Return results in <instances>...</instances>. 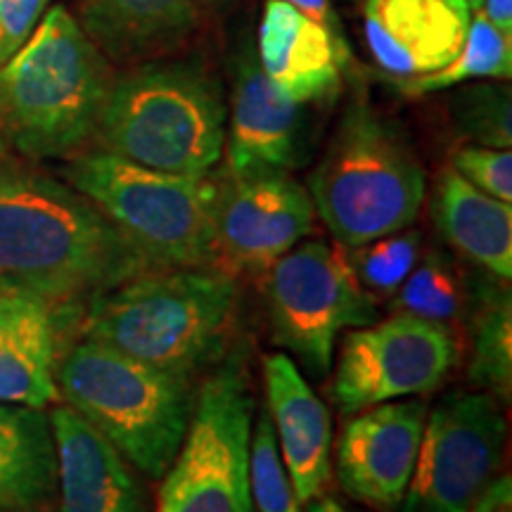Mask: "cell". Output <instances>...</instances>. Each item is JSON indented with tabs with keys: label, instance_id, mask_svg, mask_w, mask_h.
<instances>
[{
	"label": "cell",
	"instance_id": "14",
	"mask_svg": "<svg viewBox=\"0 0 512 512\" xmlns=\"http://www.w3.org/2000/svg\"><path fill=\"white\" fill-rule=\"evenodd\" d=\"M361 12L368 50L392 79L444 69L472 22L467 0H361Z\"/></svg>",
	"mask_w": 512,
	"mask_h": 512
},
{
	"label": "cell",
	"instance_id": "11",
	"mask_svg": "<svg viewBox=\"0 0 512 512\" xmlns=\"http://www.w3.org/2000/svg\"><path fill=\"white\" fill-rule=\"evenodd\" d=\"M503 439L494 396L456 392L441 399L422 430L406 512H470L501 465Z\"/></svg>",
	"mask_w": 512,
	"mask_h": 512
},
{
	"label": "cell",
	"instance_id": "8",
	"mask_svg": "<svg viewBox=\"0 0 512 512\" xmlns=\"http://www.w3.org/2000/svg\"><path fill=\"white\" fill-rule=\"evenodd\" d=\"M252 415L245 358L233 351L202 384L181 451L164 475L157 512H254Z\"/></svg>",
	"mask_w": 512,
	"mask_h": 512
},
{
	"label": "cell",
	"instance_id": "15",
	"mask_svg": "<svg viewBox=\"0 0 512 512\" xmlns=\"http://www.w3.org/2000/svg\"><path fill=\"white\" fill-rule=\"evenodd\" d=\"M235 69L230 98V174L256 169L290 171L304 164V107L275 88L256 55L245 53Z\"/></svg>",
	"mask_w": 512,
	"mask_h": 512
},
{
	"label": "cell",
	"instance_id": "16",
	"mask_svg": "<svg viewBox=\"0 0 512 512\" xmlns=\"http://www.w3.org/2000/svg\"><path fill=\"white\" fill-rule=\"evenodd\" d=\"M60 512H147L145 494L117 446L69 403L50 413Z\"/></svg>",
	"mask_w": 512,
	"mask_h": 512
},
{
	"label": "cell",
	"instance_id": "28",
	"mask_svg": "<svg viewBox=\"0 0 512 512\" xmlns=\"http://www.w3.org/2000/svg\"><path fill=\"white\" fill-rule=\"evenodd\" d=\"M368 245L361 254L363 280L380 292H396L415 268L420 238L415 233H392Z\"/></svg>",
	"mask_w": 512,
	"mask_h": 512
},
{
	"label": "cell",
	"instance_id": "30",
	"mask_svg": "<svg viewBox=\"0 0 512 512\" xmlns=\"http://www.w3.org/2000/svg\"><path fill=\"white\" fill-rule=\"evenodd\" d=\"M50 0H0V69L29 41Z\"/></svg>",
	"mask_w": 512,
	"mask_h": 512
},
{
	"label": "cell",
	"instance_id": "20",
	"mask_svg": "<svg viewBox=\"0 0 512 512\" xmlns=\"http://www.w3.org/2000/svg\"><path fill=\"white\" fill-rule=\"evenodd\" d=\"M434 223L458 252L496 278H512V207L470 185L453 169L439 176Z\"/></svg>",
	"mask_w": 512,
	"mask_h": 512
},
{
	"label": "cell",
	"instance_id": "2",
	"mask_svg": "<svg viewBox=\"0 0 512 512\" xmlns=\"http://www.w3.org/2000/svg\"><path fill=\"white\" fill-rule=\"evenodd\" d=\"M238 283L209 268L145 271L95 294L86 337L192 380L226 351Z\"/></svg>",
	"mask_w": 512,
	"mask_h": 512
},
{
	"label": "cell",
	"instance_id": "17",
	"mask_svg": "<svg viewBox=\"0 0 512 512\" xmlns=\"http://www.w3.org/2000/svg\"><path fill=\"white\" fill-rule=\"evenodd\" d=\"M264 382L292 489L299 503H311L330 482V413L290 356H266Z\"/></svg>",
	"mask_w": 512,
	"mask_h": 512
},
{
	"label": "cell",
	"instance_id": "7",
	"mask_svg": "<svg viewBox=\"0 0 512 512\" xmlns=\"http://www.w3.org/2000/svg\"><path fill=\"white\" fill-rule=\"evenodd\" d=\"M64 176L152 268H207L219 259L214 178L164 174L105 150L76 157Z\"/></svg>",
	"mask_w": 512,
	"mask_h": 512
},
{
	"label": "cell",
	"instance_id": "26",
	"mask_svg": "<svg viewBox=\"0 0 512 512\" xmlns=\"http://www.w3.org/2000/svg\"><path fill=\"white\" fill-rule=\"evenodd\" d=\"M456 121L467 138L484 147L510 150V91L503 86H475L458 93Z\"/></svg>",
	"mask_w": 512,
	"mask_h": 512
},
{
	"label": "cell",
	"instance_id": "36",
	"mask_svg": "<svg viewBox=\"0 0 512 512\" xmlns=\"http://www.w3.org/2000/svg\"><path fill=\"white\" fill-rule=\"evenodd\" d=\"M467 5H470L472 12H475V10L482 8V0H467Z\"/></svg>",
	"mask_w": 512,
	"mask_h": 512
},
{
	"label": "cell",
	"instance_id": "13",
	"mask_svg": "<svg viewBox=\"0 0 512 512\" xmlns=\"http://www.w3.org/2000/svg\"><path fill=\"white\" fill-rule=\"evenodd\" d=\"M425 418L422 401H387L351 418L337 441L342 489L382 512L399 508L418 460Z\"/></svg>",
	"mask_w": 512,
	"mask_h": 512
},
{
	"label": "cell",
	"instance_id": "5",
	"mask_svg": "<svg viewBox=\"0 0 512 512\" xmlns=\"http://www.w3.org/2000/svg\"><path fill=\"white\" fill-rule=\"evenodd\" d=\"M309 188L330 233L356 249L418 219L425 171L399 128L366 100H356L313 169Z\"/></svg>",
	"mask_w": 512,
	"mask_h": 512
},
{
	"label": "cell",
	"instance_id": "9",
	"mask_svg": "<svg viewBox=\"0 0 512 512\" xmlns=\"http://www.w3.org/2000/svg\"><path fill=\"white\" fill-rule=\"evenodd\" d=\"M266 299L273 337L316 375L330 370L337 335L377 320L349 261L325 242L290 249L268 268Z\"/></svg>",
	"mask_w": 512,
	"mask_h": 512
},
{
	"label": "cell",
	"instance_id": "35",
	"mask_svg": "<svg viewBox=\"0 0 512 512\" xmlns=\"http://www.w3.org/2000/svg\"><path fill=\"white\" fill-rule=\"evenodd\" d=\"M197 3L211 5V8H226V5H230V3H235V0H197Z\"/></svg>",
	"mask_w": 512,
	"mask_h": 512
},
{
	"label": "cell",
	"instance_id": "24",
	"mask_svg": "<svg viewBox=\"0 0 512 512\" xmlns=\"http://www.w3.org/2000/svg\"><path fill=\"white\" fill-rule=\"evenodd\" d=\"M470 380L498 399H510L512 387V311L503 294L482 311L475 328Z\"/></svg>",
	"mask_w": 512,
	"mask_h": 512
},
{
	"label": "cell",
	"instance_id": "21",
	"mask_svg": "<svg viewBox=\"0 0 512 512\" xmlns=\"http://www.w3.org/2000/svg\"><path fill=\"white\" fill-rule=\"evenodd\" d=\"M57 482L50 418L38 408L0 403V508L34 510Z\"/></svg>",
	"mask_w": 512,
	"mask_h": 512
},
{
	"label": "cell",
	"instance_id": "22",
	"mask_svg": "<svg viewBox=\"0 0 512 512\" xmlns=\"http://www.w3.org/2000/svg\"><path fill=\"white\" fill-rule=\"evenodd\" d=\"M55 366V320L48 304L34 302L0 325V403L38 411L62 403Z\"/></svg>",
	"mask_w": 512,
	"mask_h": 512
},
{
	"label": "cell",
	"instance_id": "29",
	"mask_svg": "<svg viewBox=\"0 0 512 512\" xmlns=\"http://www.w3.org/2000/svg\"><path fill=\"white\" fill-rule=\"evenodd\" d=\"M453 171L475 185L477 190L496 197L501 202H512V155L510 150L498 147L467 145L453 155Z\"/></svg>",
	"mask_w": 512,
	"mask_h": 512
},
{
	"label": "cell",
	"instance_id": "18",
	"mask_svg": "<svg viewBox=\"0 0 512 512\" xmlns=\"http://www.w3.org/2000/svg\"><path fill=\"white\" fill-rule=\"evenodd\" d=\"M256 60L275 88L299 105L335 100L347 69L328 31L283 0L266 3Z\"/></svg>",
	"mask_w": 512,
	"mask_h": 512
},
{
	"label": "cell",
	"instance_id": "31",
	"mask_svg": "<svg viewBox=\"0 0 512 512\" xmlns=\"http://www.w3.org/2000/svg\"><path fill=\"white\" fill-rule=\"evenodd\" d=\"M283 3L292 5V8L297 12H302L306 19H311V22H316L318 27H323L325 31H328L332 41H335L339 55H342V60L347 62V67H349L351 50L347 43V34H344L342 19H339L337 10L332 8L330 0H283Z\"/></svg>",
	"mask_w": 512,
	"mask_h": 512
},
{
	"label": "cell",
	"instance_id": "34",
	"mask_svg": "<svg viewBox=\"0 0 512 512\" xmlns=\"http://www.w3.org/2000/svg\"><path fill=\"white\" fill-rule=\"evenodd\" d=\"M34 302H38V299L22 297V294H0V325L19 316V313L29 309Z\"/></svg>",
	"mask_w": 512,
	"mask_h": 512
},
{
	"label": "cell",
	"instance_id": "23",
	"mask_svg": "<svg viewBox=\"0 0 512 512\" xmlns=\"http://www.w3.org/2000/svg\"><path fill=\"white\" fill-rule=\"evenodd\" d=\"M512 74V38L489 24L482 10L472 12L465 46L451 64L432 74L413 79H392L403 95H425L458 86L470 79H510Z\"/></svg>",
	"mask_w": 512,
	"mask_h": 512
},
{
	"label": "cell",
	"instance_id": "33",
	"mask_svg": "<svg viewBox=\"0 0 512 512\" xmlns=\"http://www.w3.org/2000/svg\"><path fill=\"white\" fill-rule=\"evenodd\" d=\"M479 10L489 19L491 27L512 38V0H482Z\"/></svg>",
	"mask_w": 512,
	"mask_h": 512
},
{
	"label": "cell",
	"instance_id": "27",
	"mask_svg": "<svg viewBox=\"0 0 512 512\" xmlns=\"http://www.w3.org/2000/svg\"><path fill=\"white\" fill-rule=\"evenodd\" d=\"M399 304L418 318L448 320L458 311V285L451 271L439 259H430L415 268L399 287Z\"/></svg>",
	"mask_w": 512,
	"mask_h": 512
},
{
	"label": "cell",
	"instance_id": "37",
	"mask_svg": "<svg viewBox=\"0 0 512 512\" xmlns=\"http://www.w3.org/2000/svg\"><path fill=\"white\" fill-rule=\"evenodd\" d=\"M0 294H3V292H0Z\"/></svg>",
	"mask_w": 512,
	"mask_h": 512
},
{
	"label": "cell",
	"instance_id": "25",
	"mask_svg": "<svg viewBox=\"0 0 512 512\" xmlns=\"http://www.w3.org/2000/svg\"><path fill=\"white\" fill-rule=\"evenodd\" d=\"M249 489L259 512H302L268 413H259L249 439Z\"/></svg>",
	"mask_w": 512,
	"mask_h": 512
},
{
	"label": "cell",
	"instance_id": "10",
	"mask_svg": "<svg viewBox=\"0 0 512 512\" xmlns=\"http://www.w3.org/2000/svg\"><path fill=\"white\" fill-rule=\"evenodd\" d=\"M456 358V342L444 325L399 313L344 337L332 399L344 415H354L380 403L427 394L446 380Z\"/></svg>",
	"mask_w": 512,
	"mask_h": 512
},
{
	"label": "cell",
	"instance_id": "1",
	"mask_svg": "<svg viewBox=\"0 0 512 512\" xmlns=\"http://www.w3.org/2000/svg\"><path fill=\"white\" fill-rule=\"evenodd\" d=\"M145 271L152 266L72 185L0 171V292L50 306Z\"/></svg>",
	"mask_w": 512,
	"mask_h": 512
},
{
	"label": "cell",
	"instance_id": "3",
	"mask_svg": "<svg viewBox=\"0 0 512 512\" xmlns=\"http://www.w3.org/2000/svg\"><path fill=\"white\" fill-rule=\"evenodd\" d=\"M112 81L102 50L55 5L0 69V128L27 157L72 155L98 133Z\"/></svg>",
	"mask_w": 512,
	"mask_h": 512
},
{
	"label": "cell",
	"instance_id": "19",
	"mask_svg": "<svg viewBox=\"0 0 512 512\" xmlns=\"http://www.w3.org/2000/svg\"><path fill=\"white\" fill-rule=\"evenodd\" d=\"M81 29L107 60L169 53L197 27V0H81Z\"/></svg>",
	"mask_w": 512,
	"mask_h": 512
},
{
	"label": "cell",
	"instance_id": "12",
	"mask_svg": "<svg viewBox=\"0 0 512 512\" xmlns=\"http://www.w3.org/2000/svg\"><path fill=\"white\" fill-rule=\"evenodd\" d=\"M216 192V252L247 271H268L311 230V195L283 169L226 171Z\"/></svg>",
	"mask_w": 512,
	"mask_h": 512
},
{
	"label": "cell",
	"instance_id": "4",
	"mask_svg": "<svg viewBox=\"0 0 512 512\" xmlns=\"http://www.w3.org/2000/svg\"><path fill=\"white\" fill-rule=\"evenodd\" d=\"M95 136L147 169L209 176L226 143L221 86L200 64H143L112 81Z\"/></svg>",
	"mask_w": 512,
	"mask_h": 512
},
{
	"label": "cell",
	"instance_id": "6",
	"mask_svg": "<svg viewBox=\"0 0 512 512\" xmlns=\"http://www.w3.org/2000/svg\"><path fill=\"white\" fill-rule=\"evenodd\" d=\"M60 396L105 434L128 463L162 479L188 432L192 380L147 366L95 339L55 366Z\"/></svg>",
	"mask_w": 512,
	"mask_h": 512
},
{
	"label": "cell",
	"instance_id": "32",
	"mask_svg": "<svg viewBox=\"0 0 512 512\" xmlns=\"http://www.w3.org/2000/svg\"><path fill=\"white\" fill-rule=\"evenodd\" d=\"M470 512H512V486L510 479L503 477L498 482L489 484L484 494L477 498Z\"/></svg>",
	"mask_w": 512,
	"mask_h": 512
}]
</instances>
